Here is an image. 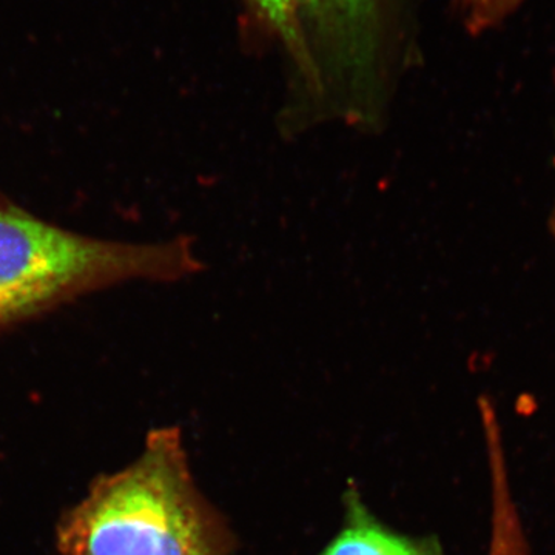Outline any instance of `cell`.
<instances>
[{
  "label": "cell",
  "mask_w": 555,
  "mask_h": 555,
  "mask_svg": "<svg viewBox=\"0 0 555 555\" xmlns=\"http://www.w3.org/2000/svg\"><path fill=\"white\" fill-rule=\"evenodd\" d=\"M470 31L481 33L503 24L525 0H454Z\"/></svg>",
  "instance_id": "52a82bcc"
},
{
  "label": "cell",
  "mask_w": 555,
  "mask_h": 555,
  "mask_svg": "<svg viewBox=\"0 0 555 555\" xmlns=\"http://www.w3.org/2000/svg\"><path fill=\"white\" fill-rule=\"evenodd\" d=\"M553 229H554V235H555V207H554V211H553Z\"/></svg>",
  "instance_id": "ba28073f"
},
{
  "label": "cell",
  "mask_w": 555,
  "mask_h": 555,
  "mask_svg": "<svg viewBox=\"0 0 555 555\" xmlns=\"http://www.w3.org/2000/svg\"><path fill=\"white\" fill-rule=\"evenodd\" d=\"M320 555H441L433 540L412 539L387 528L369 511L356 485L345 492V521Z\"/></svg>",
  "instance_id": "277c9868"
},
{
  "label": "cell",
  "mask_w": 555,
  "mask_h": 555,
  "mask_svg": "<svg viewBox=\"0 0 555 555\" xmlns=\"http://www.w3.org/2000/svg\"><path fill=\"white\" fill-rule=\"evenodd\" d=\"M383 0H297L299 22L331 72L353 91H367L379 49Z\"/></svg>",
  "instance_id": "3957f363"
},
{
  "label": "cell",
  "mask_w": 555,
  "mask_h": 555,
  "mask_svg": "<svg viewBox=\"0 0 555 555\" xmlns=\"http://www.w3.org/2000/svg\"><path fill=\"white\" fill-rule=\"evenodd\" d=\"M250 3L258 11L259 16L268 22L269 27L280 35L287 49L297 57L299 68L306 73L309 82L317 87L320 75L317 72L315 61L310 56V51L306 46L298 16L297 0H250Z\"/></svg>",
  "instance_id": "8992f818"
},
{
  "label": "cell",
  "mask_w": 555,
  "mask_h": 555,
  "mask_svg": "<svg viewBox=\"0 0 555 555\" xmlns=\"http://www.w3.org/2000/svg\"><path fill=\"white\" fill-rule=\"evenodd\" d=\"M481 425L491 474L492 516L488 555H529L528 539L511 489L502 426L494 416L483 420Z\"/></svg>",
  "instance_id": "5b68a950"
},
{
  "label": "cell",
  "mask_w": 555,
  "mask_h": 555,
  "mask_svg": "<svg viewBox=\"0 0 555 555\" xmlns=\"http://www.w3.org/2000/svg\"><path fill=\"white\" fill-rule=\"evenodd\" d=\"M192 240L127 244L90 238L0 208V326L130 280H179L199 272Z\"/></svg>",
  "instance_id": "7a4b0ae2"
},
{
  "label": "cell",
  "mask_w": 555,
  "mask_h": 555,
  "mask_svg": "<svg viewBox=\"0 0 555 555\" xmlns=\"http://www.w3.org/2000/svg\"><path fill=\"white\" fill-rule=\"evenodd\" d=\"M62 555H232L236 539L199 491L178 427L152 429L137 460L90 485L56 528Z\"/></svg>",
  "instance_id": "6da1fadb"
}]
</instances>
